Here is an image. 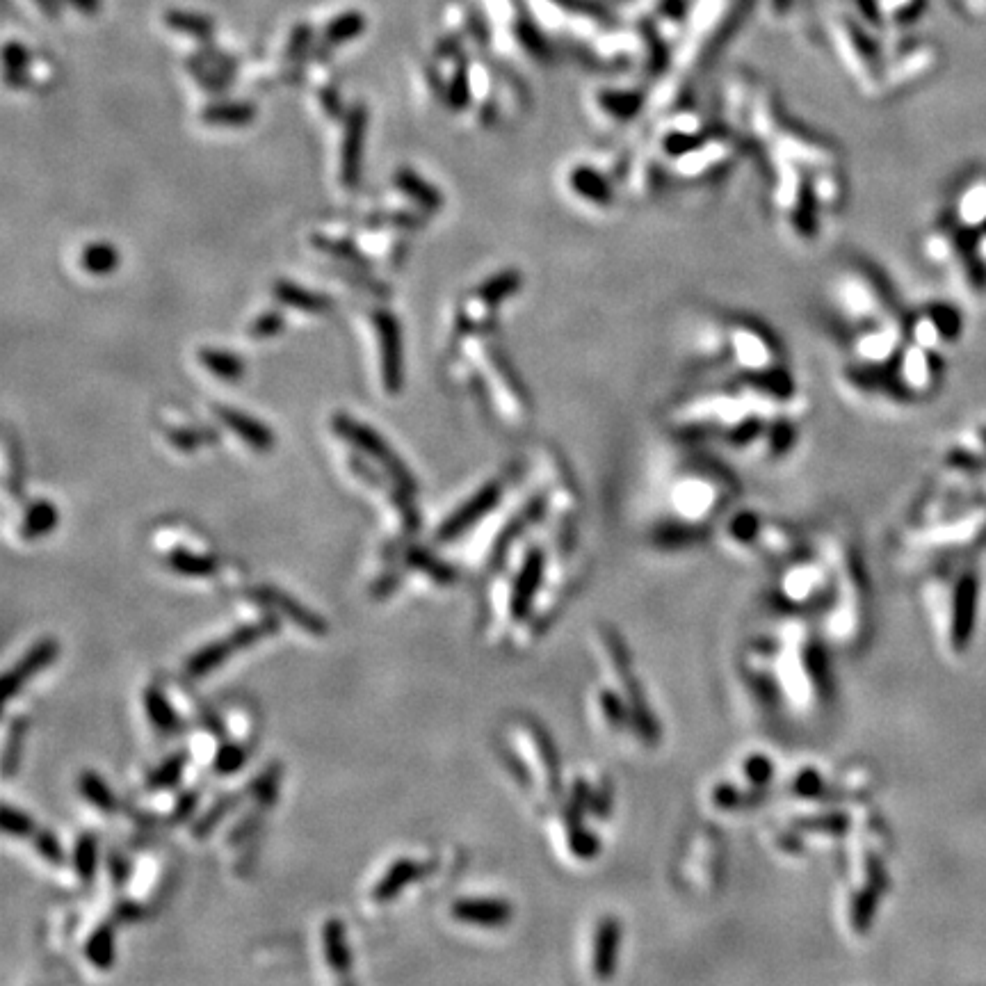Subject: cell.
I'll return each mask as SVG.
<instances>
[{
    "label": "cell",
    "mask_w": 986,
    "mask_h": 986,
    "mask_svg": "<svg viewBox=\"0 0 986 986\" xmlns=\"http://www.w3.org/2000/svg\"><path fill=\"white\" fill-rule=\"evenodd\" d=\"M169 443L179 450H195L197 446H201V439L199 434L192 430H172L169 432Z\"/></svg>",
    "instance_id": "cell-49"
},
{
    "label": "cell",
    "mask_w": 986,
    "mask_h": 986,
    "mask_svg": "<svg viewBox=\"0 0 986 986\" xmlns=\"http://www.w3.org/2000/svg\"><path fill=\"white\" fill-rule=\"evenodd\" d=\"M185 763H188V756L185 754H174L169 756L165 763H160L156 770H153L147 777V788L149 790H167L179 786L185 772Z\"/></svg>",
    "instance_id": "cell-33"
},
{
    "label": "cell",
    "mask_w": 986,
    "mask_h": 986,
    "mask_svg": "<svg viewBox=\"0 0 986 986\" xmlns=\"http://www.w3.org/2000/svg\"><path fill=\"white\" fill-rule=\"evenodd\" d=\"M60 653V644L55 640H42L23 656L16 665L3 676V697L5 701L14 699L39 672L53 665Z\"/></svg>",
    "instance_id": "cell-12"
},
{
    "label": "cell",
    "mask_w": 986,
    "mask_h": 986,
    "mask_svg": "<svg viewBox=\"0 0 986 986\" xmlns=\"http://www.w3.org/2000/svg\"><path fill=\"white\" fill-rule=\"evenodd\" d=\"M165 21H167L169 28H174L179 32H190V35H197V37H208L215 28L213 21H210L208 16H199V14H190V12H169L165 16Z\"/></svg>",
    "instance_id": "cell-37"
},
{
    "label": "cell",
    "mask_w": 986,
    "mask_h": 986,
    "mask_svg": "<svg viewBox=\"0 0 986 986\" xmlns=\"http://www.w3.org/2000/svg\"><path fill=\"white\" fill-rule=\"evenodd\" d=\"M213 411L226 430H231L233 434L240 436L249 448H254L258 452H268L274 448V443H277L270 427L261 423L258 418H254L252 414H247V411L229 407V404H215Z\"/></svg>",
    "instance_id": "cell-14"
},
{
    "label": "cell",
    "mask_w": 986,
    "mask_h": 986,
    "mask_svg": "<svg viewBox=\"0 0 986 986\" xmlns=\"http://www.w3.org/2000/svg\"><path fill=\"white\" fill-rule=\"evenodd\" d=\"M23 735H26V722H14L10 735H7L5 742V756H3V774L5 777H12L16 770V763L21 758V742Z\"/></svg>",
    "instance_id": "cell-42"
},
{
    "label": "cell",
    "mask_w": 986,
    "mask_h": 986,
    "mask_svg": "<svg viewBox=\"0 0 986 986\" xmlns=\"http://www.w3.org/2000/svg\"><path fill=\"white\" fill-rule=\"evenodd\" d=\"M169 569L185 578H208L217 571V562L210 555L192 553L188 548H176L167 555Z\"/></svg>",
    "instance_id": "cell-28"
},
{
    "label": "cell",
    "mask_w": 986,
    "mask_h": 986,
    "mask_svg": "<svg viewBox=\"0 0 986 986\" xmlns=\"http://www.w3.org/2000/svg\"><path fill=\"white\" fill-rule=\"evenodd\" d=\"M395 188H398L402 195H407L416 206H420L425 213H439V210L446 206V197L443 192L432 185L425 176H420L411 167H402L393 176Z\"/></svg>",
    "instance_id": "cell-16"
},
{
    "label": "cell",
    "mask_w": 986,
    "mask_h": 986,
    "mask_svg": "<svg viewBox=\"0 0 986 986\" xmlns=\"http://www.w3.org/2000/svg\"><path fill=\"white\" fill-rule=\"evenodd\" d=\"M238 802H240L238 795H226L222 799H217V802L213 806H210L204 815H201V820L195 824V829H192V831H195V836L197 838L208 836L210 831H213L217 827V824H220L226 818V815H229L233 811V808L238 806Z\"/></svg>",
    "instance_id": "cell-36"
},
{
    "label": "cell",
    "mask_w": 986,
    "mask_h": 986,
    "mask_svg": "<svg viewBox=\"0 0 986 986\" xmlns=\"http://www.w3.org/2000/svg\"><path fill=\"white\" fill-rule=\"evenodd\" d=\"M404 560H407V567L411 569H416V571H423L425 576H430L432 580H436V583H441V585H448L455 580V571H452L446 562L439 560L434 553L427 551V548H420V546H414V548H409L407 555H404Z\"/></svg>",
    "instance_id": "cell-30"
},
{
    "label": "cell",
    "mask_w": 986,
    "mask_h": 986,
    "mask_svg": "<svg viewBox=\"0 0 986 986\" xmlns=\"http://www.w3.org/2000/svg\"><path fill=\"white\" fill-rule=\"evenodd\" d=\"M78 10H83V12H96L99 10V0H71Z\"/></svg>",
    "instance_id": "cell-50"
},
{
    "label": "cell",
    "mask_w": 986,
    "mask_h": 986,
    "mask_svg": "<svg viewBox=\"0 0 986 986\" xmlns=\"http://www.w3.org/2000/svg\"><path fill=\"white\" fill-rule=\"evenodd\" d=\"M500 500H503V484L498 480L482 484V487L475 491L462 507H457L455 512H452L448 519L436 528L434 539L446 544V541L462 537L471 525L480 523L491 509H496L500 505Z\"/></svg>",
    "instance_id": "cell-10"
},
{
    "label": "cell",
    "mask_w": 986,
    "mask_h": 986,
    "mask_svg": "<svg viewBox=\"0 0 986 986\" xmlns=\"http://www.w3.org/2000/svg\"><path fill=\"white\" fill-rule=\"evenodd\" d=\"M729 124L761 165L765 199L779 231L795 245H815L847 197L843 156L836 144L799 126L763 85L742 80L726 90Z\"/></svg>",
    "instance_id": "cell-1"
},
{
    "label": "cell",
    "mask_w": 986,
    "mask_h": 986,
    "mask_svg": "<svg viewBox=\"0 0 986 986\" xmlns=\"http://www.w3.org/2000/svg\"><path fill=\"white\" fill-rule=\"evenodd\" d=\"M420 875H423V868H420L416 861L398 859L389 870H386V875L379 879V884L373 888V900L379 904L393 902L395 897H398L409 884H414Z\"/></svg>",
    "instance_id": "cell-21"
},
{
    "label": "cell",
    "mask_w": 986,
    "mask_h": 986,
    "mask_svg": "<svg viewBox=\"0 0 986 986\" xmlns=\"http://www.w3.org/2000/svg\"><path fill=\"white\" fill-rule=\"evenodd\" d=\"M311 245L318 249V252L334 256V258H338V261L352 265V268H359V270L373 268L370 258L363 254L361 249L357 247V242L350 240V238H334V236H325V233H315V236L311 238Z\"/></svg>",
    "instance_id": "cell-26"
},
{
    "label": "cell",
    "mask_w": 986,
    "mask_h": 986,
    "mask_svg": "<svg viewBox=\"0 0 986 986\" xmlns=\"http://www.w3.org/2000/svg\"><path fill=\"white\" fill-rule=\"evenodd\" d=\"M808 398L790 368L772 373L719 375L669 402L665 418L678 439L717 443L761 462L797 446Z\"/></svg>",
    "instance_id": "cell-2"
},
{
    "label": "cell",
    "mask_w": 986,
    "mask_h": 986,
    "mask_svg": "<svg viewBox=\"0 0 986 986\" xmlns=\"http://www.w3.org/2000/svg\"><path fill=\"white\" fill-rule=\"evenodd\" d=\"M277 630H279L277 617H265L263 621H256V624H249V626H242L238 630H233L231 635L222 637V640L210 642L204 646V649L192 653L190 660L185 662V672H188L192 678L206 676V674L213 672V669L224 665V662L231 658L233 651L249 649V646L261 642L263 637L274 635Z\"/></svg>",
    "instance_id": "cell-8"
},
{
    "label": "cell",
    "mask_w": 986,
    "mask_h": 986,
    "mask_svg": "<svg viewBox=\"0 0 986 986\" xmlns=\"http://www.w3.org/2000/svg\"><path fill=\"white\" fill-rule=\"evenodd\" d=\"M256 115V108L247 101H220L201 110V121L208 126H247Z\"/></svg>",
    "instance_id": "cell-23"
},
{
    "label": "cell",
    "mask_w": 986,
    "mask_h": 986,
    "mask_svg": "<svg viewBox=\"0 0 986 986\" xmlns=\"http://www.w3.org/2000/svg\"><path fill=\"white\" fill-rule=\"evenodd\" d=\"M32 843H35V850L42 854L48 863H53V866H62L64 850H62L58 836L48 834V831H37V834L32 836Z\"/></svg>",
    "instance_id": "cell-43"
},
{
    "label": "cell",
    "mask_w": 986,
    "mask_h": 986,
    "mask_svg": "<svg viewBox=\"0 0 986 986\" xmlns=\"http://www.w3.org/2000/svg\"><path fill=\"white\" fill-rule=\"evenodd\" d=\"M824 309L834 338L907 315L884 274L861 261L845 263L834 272L824 293Z\"/></svg>",
    "instance_id": "cell-4"
},
{
    "label": "cell",
    "mask_w": 986,
    "mask_h": 986,
    "mask_svg": "<svg viewBox=\"0 0 986 986\" xmlns=\"http://www.w3.org/2000/svg\"><path fill=\"white\" fill-rule=\"evenodd\" d=\"M249 596H252L256 603L270 605V608H274L279 614H284V617L293 621L295 626L306 630V633L325 635L329 630L327 621L322 619L320 614H315L313 610L304 608V605L299 603L297 598H293L286 592H281V589H277V587H256V589H252V592H249Z\"/></svg>",
    "instance_id": "cell-13"
},
{
    "label": "cell",
    "mask_w": 986,
    "mask_h": 986,
    "mask_svg": "<svg viewBox=\"0 0 986 986\" xmlns=\"http://www.w3.org/2000/svg\"><path fill=\"white\" fill-rule=\"evenodd\" d=\"M108 870H110V877H112V882H115L117 888L124 886L128 879H131V863H128V859H124L119 852H110L108 854Z\"/></svg>",
    "instance_id": "cell-46"
},
{
    "label": "cell",
    "mask_w": 986,
    "mask_h": 986,
    "mask_svg": "<svg viewBox=\"0 0 986 986\" xmlns=\"http://www.w3.org/2000/svg\"><path fill=\"white\" fill-rule=\"evenodd\" d=\"M982 436H984V443H986V430H984V432H982Z\"/></svg>",
    "instance_id": "cell-51"
},
{
    "label": "cell",
    "mask_w": 986,
    "mask_h": 986,
    "mask_svg": "<svg viewBox=\"0 0 986 986\" xmlns=\"http://www.w3.org/2000/svg\"><path fill=\"white\" fill-rule=\"evenodd\" d=\"M142 703L144 710H147L149 722L153 724V729L163 735H174L181 731V719L176 713L172 703L167 701V697L158 688H147L142 692Z\"/></svg>",
    "instance_id": "cell-24"
},
{
    "label": "cell",
    "mask_w": 986,
    "mask_h": 986,
    "mask_svg": "<svg viewBox=\"0 0 986 986\" xmlns=\"http://www.w3.org/2000/svg\"><path fill=\"white\" fill-rule=\"evenodd\" d=\"M331 427H334V432L341 436L343 441L352 443V446L363 452V455L373 459V462H377L382 468H386L389 478L398 484V487L407 489L411 493L418 491V482L414 478V473H411L409 466L402 462L398 452L389 446V441H386L377 430H373V427L363 425L357 418L347 414H336L334 420H331Z\"/></svg>",
    "instance_id": "cell-7"
},
{
    "label": "cell",
    "mask_w": 986,
    "mask_h": 986,
    "mask_svg": "<svg viewBox=\"0 0 986 986\" xmlns=\"http://www.w3.org/2000/svg\"><path fill=\"white\" fill-rule=\"evenodd\" d=\"M452 918L462 923L498 927L509 920V907L498 900H459L452 904Z\"/></svg>",
    "instance_id": "cell-18"
},
{
    "label": "cell",
    "mask_w": 986,
    "mask_h": 986,
    "mask_svg": "<svg viewBox=\"0 0 986 986\" xmlns=\"http://www.w3.org/2000/svg\"><path fill=\"white\" fill-rule=\"evenodd\" d=\"M977 594L980 583L975 573H964L955 589V619H952V642L957 649H966L971 644L977 614Z\"/></svg>",
    "instance_id": "cell-15"
},
{
    "label": "cell",
    "mask_w": 986,
    "mask_h": 986,
    "mask_svg": "<svg viewBox=\"0 0 986 986\" xmlns=\"http://www.w3.org/2000/svg\"><path fill=\"white\" fill-rule=\"evenodd\" d=\"M692 368L717 375L772 373L790 368L781 338L763 320L745 313L710 315L692 331Z\"/></svg>",
    "instance_id": "cell-3"
},
{
    "label": "cell",
    "mask_w": 986,
    "mask_h": 986,
    "mask_svg": "<svg viewBox=\"0 0 986 986\" xmlns=\"http://www.w3.org/2000/svg\"><path fill=\"white\" fill-rule=\"evenodd\" d=\"M28 62H30V53H28L26 46H21V44H7L5 46L7 78H12V76H19L21 78L23 69L28 67Z\"/></svg>",
    "instance_id": "cell-44"
},
{
    "label": "cell",
    "mask_w": 986,
    "mask_h": 986,
    "mask_svg": "<svg viewBox=\"0 0 986 986\" xmlns=\"http://www.w3.org/2000/svg\"><path fill=\"white\" fill-rule=\"evenodd\" d=\"M368 137V108L357 103L347 112L343 147H341V183L345 190H354L361 181L363 149Z\"/></svg>",
    "instance_id": "cell-11"
},
{
    "label": "cell",
    "mask_w": 986,
    "mask_h": 986,
    "mask_svg": "<svg viewBox=\"0 0 986 986\" xmlns=\"http://www.w3.org/2000/svg\"><path fill=\"white\" fill-rule=\"evenodd\" d=\"M560 181L569 204L587 215H608L628 195L621 151L571 158Z\"/></svg>",
    "instance_id": "cell-5"
},
{
    "label": "cell",
    "mask_w": 986,
    "mask_h": 986,
    "mask_svg": "<svg viewBox=\"0 0 986 986\" xmlns=\"http://www.w3.org/2000/svg\"><path fill=\"white\" fill-rule=\"evenodd\" d=\"M96 868H99V838L96 834H83L74 847V870L83 884H92Z\"/></svg>",
    "instance_id": "cell-32"
},
{
    "label": "cell",
    "mask_w": 986,
    "mask_h": 986,
    "mask_svg": "<svg viewBox=\"0 0 986 986\" xmlns=\"http://www.w3.org/2000/svg\"><path fill=\"white\" fill-rule=\"evenodd\" d=\"M272 295L277 297L279 304L290 306V309H297L302 313L311 315H325L334 309V299L318 293V290H309L304 286L295 284V281L279 279L277 284L272 286Z\"/></svg>",
    "instance_id": "cell-17"
},
{
    "label": "cell",
    "mask_w": 986,
    "mask_h": 986,
    "mask_svg": "<svg viewBox=\"0 0 986 986\" xmlns=\"http://www.w3.org/2000/svg\"><path fill=\"white\" fill-rule=\"evenodd\" d=\"M197 359L210 375L224 379V382H240L245 377V361L238 354L229 350H217V347H201Z\"/></svg>",
    "instance_id": "cell-25"
},
{
    "label": "cell",
    "mask_w": 986,
    "mask_h": 986,
    "mask_svg": "<svg viewBox=\"0 0 986 986\" xmlns=\"http://www.w3.org/2000/svg\"><path fill=\"white\" fill-rule=\"evenodd\" d=\"M286 329V318L281 311H265L249 325V336L256 341H268V338L279 336Z\"/></svg>",
    "instance_id": "cell-39"
},
{
    "label": "cell",
    "mask_w": 986,
    "mask_h": 986,
    "mask_svg": "<svg viewBox=\"0 0 986 986\" xmlns=\"http://www.w3.org/2000/svg\"><path fill=\"white\" fill-rule=\"evenodd\" d=\"M277 790H279V767L277 765H272L268 772H263L261 777L254 779L252 788H249V792H252V795L258 799V804L261 806L274 804V799H277Z\"/></svg>",
    "instance_id": "cell-41"
},
{
    "label": "cell",
    "mask_w": 986,
    "mask_h": 986,
    "mask_svg": "<svg viewBox=\"0 0 986 986\" xmlns=\"http://www.w3.org/2000/svg\"><path fill=\"white\" fill-rule=\"evenodd\" d=\"M363 30H366V19H363L359 12H347L336 16V19L329 23L325 30V39L329 44L338 46L357 39Z\"/></svg>",
    "instance_id": "cell-34"
},
{
    "label": "cell",
    "mask_w": 986,
    "mask_h": 986,
    "mask_svg": "<svg viewBox=\"0 0 986 986\" xmlns=\"http://www.w3.org/2000/svg\"><path fill=\"white\" fill-rule=\"evenodd\" d=\"M379 222L389 224V226H398V229H411V231L423 229L425 226L423 217L414 215V213H407V210H400V213H382L379 215Z\"/></svg>",
    "instance_id": "cell-45"
},
{
    "label": "cell",
    "mask_w": 986,
    "mask_h": 986,
    "mask_svg": "<svg viewBox=\"0 0 986 986\" xmlns=\"http://www.w3.org/2000/svg\"><path fill=\"white\" fill-rule=\"evenodd\" d=\"M341 277L345 281H350L352 286H357V288H366L368 293H373V295H379V297H389V286L382 284V281H377L373 277H366V274H357V272H343Z\"/></svg>",
    "instance_id": "cell-47"
},
{
    "label": "cell",
    "mask_w": 986,
    "mask_h": 986,
    "mask_svg": "<svg viewBox=\"0 0 986 986\" xmlns=\"http://www.w3.org/2000/svg\"><path fill=\"white\" fill-rule=\"evenodd\" d=\"M653 87L642 80L637 85H601L587 96V112L601 131H635L649 112Z\"/></svg>",
    "instance_id": "cell-6"
},
{
    "label": "cell",
    "mask_w": 986,
    "mask_h": 986,
    "mask_svg": "<svg viewBox=\"0 0 986 986\" xmlns=\"http://www.w3.org/2000/svg\"><path fill=\"white\" fill-rule=\"evenodd\" d=\"M523 288V274L519 270L509 268L503 272L491 274L482 281V284L473 290V297L482 302L484 306H493L498 309L500 304H505L507 299H512L519 295V290Z\"/></svg>",
    "instance_id": "cell-19"
},
{
    "label": "cell",
    "mask_w": 986,
    "mask_h": 986,
    "mask_svg": "<svg viewBox=\"0 0 986 986\" xmlns=\"http://www.w3.org/2000/svg\"><path fill=\"white\" fill-rule=\"evenodd\" d=\"M247 749L242 745H233V742H224V745L217 749L215 761H213V772L220 774V777H231V774L240 772L242 767L247 765Z\"/></svg>",
    "instance_id": "cell-35"
},
{
    "label": "cell",
    "mask_w": 986,
    "mask_h": 986,
    "mask_svg": "<svg viewBox=\"0 0 986 986\" xmlns=\"http://www.w3.org/2000/svg\"><path fill=\"white\" fill-rule=\"evenodd\" d=\"M199 804V795L195 790H188V792H183V795L179 797V802H176V808H174V822H185L190 818L192 813H195V808Z\"/></svg>",
    "instance_id": "cell-48"
},
{
    "label": "cell",
    "mask_w": 986,
    "mask_h": 986,
    "mask_svg": "<svg viewBox=\"0 0 986 986\" xmlns=\"http://www.w3.org/2000/svg\"><path fill=\"white\" fill-rule=\"evenodd\" d=\"M448 103L452 110H464L471 103V78H468L466 64H459L448 85Z\"/></svg>",
    "instance_id": "cell-38"
},
{
    "label": "cell",
    "mask_w": 986,
    "mask_h": 986,
    "mask_svg": "<svg viewBox=\"0 0 986 986\" xmlns=\"http://www.w3.org/2000/svg\"><path fill=\"white\" fill-rule=\"evenodd\" d=\"M121 265V254L112 242H92L80 254V268L92 277H108Z\"/></svg>",
    "instance_id": "cell-27"
},
{
    "label": "cell",
    "mask_w": 986,
    "mask_h": 986,
    "mask_svg": "<svg viewBox=\"0 0 986 986\" xmlns=\"http://www.w3.org/2000/svg\"><path fill=\"white\" fill-rule=\"evenodd\" d=\"M85 959L99 971H110L115 964V929L110 925L96 927L85 943Z\"/></svg>",
    "instance_id": "cell-29"
},
{
    "label": "cell",
    "mask_w": 986,
    "mask_h": 986,
    "mask_svg": "<svg viewBox=\"0 0 986 986\" xmlns=\"http://www.w3.org/2000/svg\"><path fill=\"white\" fill-rule=\"evenodd\" d=\"M379 361H382V386L389 395H398L404 389V336L402 325L391 311L379 309L373 313Z\"/></svg>",
    "instance_id": "cell-9"
},
{
    "label": "cell",
    "mask_w": 986,
    "mask_h": 986,
    "mask_svg": "<svg viewBox=\"0 0 986 986\" xmlns=\"http://www.w3.org/2000/svg\"><path fill=\"white\" fill-rule=\"evenodd\" d=\"M3 831L7 836L14 838H26L35 836V822H32L26 813L19 811V808H12L10 804L3 806Z\"/></svg>",
    "instance_id": "cell-40"
},
{
    "label": "cell",
    "mask_w": 986,
    "mask_h": 986,
    "mask_svg": "<svg viewBox=\"0 0 986 986\" xmlns=\"http://www.w3.org/2000/svg\"><path fill=\"white\" fill-rule=\"evenodd\" d=\"M58 523H60V512H58V507H55L51 500H35L28 509H26V514H23V521L19 525V532H21V537L23 539H42L46 535H51V532L58 528Z\"/></svg>",
    "instance_id": "cell-22"
},
{
    "label": "cell",
    "mask_w": 986,
    "mask_h": 986,
    "mask_svg": "<svg viewBox=\"0 0 986 986\" xmlns=\"http://www.w3.org/2000/svg\"><path fill=\"white\" fill-rule=\"evenodd\" d=\"M80 795H83L87 802L99 808L103 813H115L117 811V797L112 795V790L108 788V783L103 781L101 774H96L94 770H85L80 774Z\"/></svg>",
    "instance_id": "cell-31"
},
{
    "label": "cell",
    "mask_w": 986,
    "mask_h": 986,
    "mask_svg": "<svg viewBox=\"0 0 986 986\" xmlns=\"http://www.w3.org/2000/svg\"><path fill=\"white\" fill-rule=\"evenodd\" d=\"M322 950H325L327 964L341 977H350L352 973V952L347 945L345 927L338 918H329L322 925Z\"/></svg>",
    "instance_id": "cell-20"
}]
</instances>
